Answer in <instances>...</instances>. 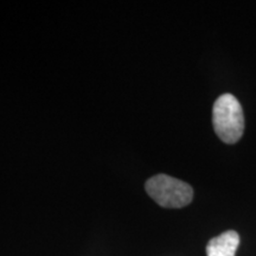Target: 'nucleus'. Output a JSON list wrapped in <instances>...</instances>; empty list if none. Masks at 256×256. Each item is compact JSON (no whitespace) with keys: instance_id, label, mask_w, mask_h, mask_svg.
Masks as SVG:
<instances>
[{"instance_id":"1","label":"nucleus","mask_w":256,"mask_h":256,"mask_svg":"<svg viewBox=\"0 0 256 256\" xmlns=\"http://www.w3.org/2000/svg\"><path fill=\"white\" fill-rule=\"evenodd\" d=\"M214 130L222 142L235 144L244 130V115L242 106L232 94H223L215 101L212 108Z\"/></svg>"},{"instance_id":"2","label":"nucleus","mask_w":256,"mask_h":256,"mask_svg":"<svg viewBox=\"0 0 256 256\" xmlns=\"http://www.w3.org/2000/svg\"><path fill=\"white\" fill-rule=\"evenodd\" d=\"M145 188L156 203L168 209L186 206L194 198V190L190 185L166 174H156L150 178Z\"/></svg>"},{"instance_id":"3","label":"nucleus","mask_w":256,"mask_h":256,"mask_svg":"<svg viewBox=\"0 0 256 256\" xmlns=\"http://www.w3.org/2000/svg\"><path fill=\"white\" fill-rule=\"evenodd\" d=\"M238 244V234L229 230L210 240L206 246V256H235Z\"/></svg>"}]
</instances>
